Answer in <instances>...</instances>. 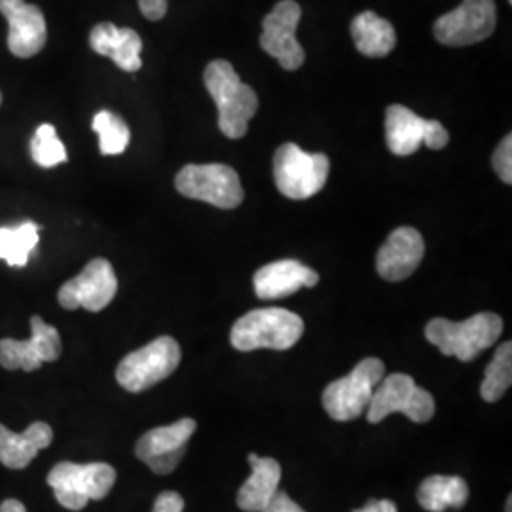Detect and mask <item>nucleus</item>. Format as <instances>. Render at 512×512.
<instances>
[{
  "mask_svg": "<svg viewBox=\"0 0 512 512\" xmlns=\"http://www.w3.org/2000/svg\"><path fill=\"white\" fill-rule=\"evenodd\" d=\"M253 475L239 488L238 507L241 511L260 512L274 499L281 482V465L274 458H258L249 454Z\"/></svg>",
  "mask_w": 512,
  "mask_h": 512,
  "instance_id": "20",
  "label": "nucleus"
},
{
  "mask_svg": "<svg viewBox=\"0 0 512 512\" xmlns=\"http://www.w3.org/2000/svg\"><path fill=\"white\" fill-rule=\"evenodd\" d=\"M385 365L376 357H366L346 378L327 385L323 391V406L332 420L349 421L359 418L374 395V389L384 380Z\"/></svg>",
  "mask_w": 512,
  "mask_h": 512,
  "instance_id": "7",
  "label": "nucleus"
},
{
  "mask_svg": "<svg viewBox=\"0 0 512 512\" xmlns=\"http://www.w3.org/2000/svg\"><path fill=\"white\" fill-rule=\"evenodd\" d=\"M0 105H2V93H0Z\"/></svg>",
  "mask_w": 512,
  "mask_h": 512,
  "instance_id": "36",
  "label": "nucleus"
},
{
  "mask_svg": "<svg viewBox=\"0 0 512 512\" xmlns=\"http://www.w3.org/2000/svg\"><path fill=\"white\" fill-rule=\"evenodd\" d=\"M304 334V321L283 308H262L239 317L230 332V342L238 351L293 348Z\"/></svg>",
  "mask_w": 512,
  "mask_h": 512,
  "instance_id": "3",
  "label": "nucleus"
},
{
  "mask_svg": "<svg viewBox=\"0 0 512 512\" xmlns=\"http://www.w3.org/2000/svg\"><path fill=\"white\" fill-rule=\"evenodd\" d=\"M152 512H184V499L177 492H164L156 497Z\"/></svg>",
  "mask_w": 512,
  "mask_h": 512,
  "instance_id": "30",
  "label": "nucleus"
},
{
  "mask_svg": "<svg viewBox=\"0 0 512 512\" xmlns=\"http://www.w3.org/2000/svg\"><path fill=\"white\" fill-rule=\"evenodd\" d=\"M31 156L35 164L46 169L67 162V150L65 145L57 139L52 124L38 126L35 137L31 141Z\"/></svg>",
  "mask_w": 512,
  "mask_h": 512,
  "instance_id": "27",
  "label": "nucleus"
},
{
  "mask_svg": "<svg viewBox=\"0 0 512 512\" xmlns=\"http://www.w3.org/2000/svg\"><path fill=\"white\" fill-rule=\"evenodd\" d=\"M425 255V243L420 232L410 226H401L387 238L378 251L376 268L385 281L397 283L414 274Z\"/></svg>",
  "mask_w": 512,
  "mask_h": 512,
  "instance_id": "16",
  "label": "nucleus"
},
{
  "mask_svg": "<svg viewBox=\"0 0 512 512\" xmlns=\"http://www.w3.org/2000/svg\"><path fill=\"white\" fill-rule=\"evenodd\" d=\"M196 429L198 423L192 418L156 427L139 439L135 454L156 475H171L183 461L188 440L192 439Z\"/></svg>",
  "mask_w": 512,
  "mask_h": 512,
  "instance_id": "14",
  "label": "nucleus"
},
{
  "mask_svg": "<svg viewBox=\"0 0 512 512\" xmlns=\"http://www.w3.org/2000/svg\"><path fill=\"white\" fill-rule=\"evenodd\" d=\"M92 128L99 135V150L103 156H118L126 152L131 139L128 124L114 112L101 110L93 116Z\"/></svg>",
  "mask_w": 512,
  "mask_h": 512,
  "instance_id": "26",
  "label": "nucleus"
},
{
  "mask_svg": "<svg viewBox=\"0 0 512 512\" xmlns=\"http://www.w3.org/2000/svg\"><path fill=\"white\" fill-rule=\"evenodd\" d=\"M260 512H306L300 505H296L293 499L283 492H277L270 505Z\"/></svg>",
  "mask_w": 512,
  "mask_h": 512,
  "instance_id": "32",
  "label": "nucleus"
},
{
  "mask_svg": "<svg viewBox=\"0 0 512 512\" xmlns=\"http://www.w3.org/2000/svg\"><path fill=\"white\" fill-rule=\"evenodd\" d=\"M494 169L499 175V179L505 184L512 183V135H507L499 147L495 148L494 158H492Z\"/></svg>",
  "mask_w": 512,
  "mask_h": 512,
  "instance_id": "28",
  "label": "nucleus"
},
{
  "mask_svg": "<svg viewBox=\"0 0 512 512\" xmlns=\"http://www.w3.org/2000/svg\"><path fill=\"white\" fill-rule=\"evenodd\" d=\"M116 482V471L109 463H57L48 475L55 499L69 511H82L90 501L105 499Z\"/></svg>",
  "mask_w": 512,
  "mask_h": 512,
  "instance_id": "4",
  "label": "nucleus"
},
{
  "mask_svg": "<svg viewBox=\"0 0 512 512\" xmlns=\"http://www.w3.org/2000/svg\"><path fill=\"white\" fill-rule=\"evenodd\" d=\"M52 440L54 431L44 421L29 425L23 433H12L0 425V463L8 469H25Z\"/></svg>",
  "mask_w": 512,
  "mask_h": 512,
  "instance_id": "19",
  "label": "nucleus"
},
{
  "mask_svg": "<svg viewBox=\"0 0 512 512\" xmlns=\"http://www.w3.org/2000/svg\"><path fill=\"white\" fill-rule=\"evenodd\" d=\"M353 512H397V505L389 499H370L363 509Z\"/></svg>",
  "mask_w": 512,
  "mask_h": 512,
  "instance_id": "33",
  "label": "nucleus"
},
{
  "mask_svg": "<svg viewBox=\"0 0 512 512\" xmlns=\"http://www.w3.org/2000/svg\"><path fill=\"white\" fill-rule=\"evenodd\" d=\"M512 499L511 497H509V499H507V505H505V512H512Z\"/></svg>",
  "mask_w": 512,
  "mask_h": 512,
  "instance_id": "35",
  "label": "nucleus"
},
{
  "mask_svg": "<svg viewBox=\"0 0 512 512\" xmlns=\"http://www.w3.org/2000/svg\"><path fill=\"white\" fill-rule=\"evenodd\" d=\"M302 18V8L294 0H281L262 21L260 48L279 61L285 71H298L306 54L296 38V27Z\"/></svg>",
  "mask_w": 512,
  "mask_h": 512,
  "instance_id": "11",
  "label": "nucleus"
},
{
  "mask_svg": "<svg viewBox=\"0 0 512 512\" xmlns=\"http://www.w3.org/2000/svg\"><path fill=\"white\" fill-rule=\"evenodd\" d=\"M450 137L444 126L437 120H427V128H425V139L423 145L431 148V150H442L448 145Z\"/></svg>",
  "mask_w": 512,
  "mask_h": 512,
  "instance_id": "29",
  "label": "nucleus"
},
{
  "mask_svg": "<svg viewBox=\"0 0 512 512\" xmlns=\"http://www.w3.org/2000/svg\"><path fill=\"white\" fill-rule=\"evenodd\" d=\"M512 384V344L505 342L495 351L492 363L486 366L480 395L486 403H497Z\"/></svg>",
  "mask_w": 512,
  "mask_h": 512,
  "instance_id": "25",
  "label": "nucleus"
},
{
  "mask_svg": "<svg viewBox=\"0 0 512 512\" xmlns=\"http://www.w3.org/2000/svg\"><path fill=\"white\" fill-rule=\"evenodd\" d=\"M181 363V346L171 336H160L145 348L126 355L116 368V380L129 393L147 391L164 382Z\"/></svg>",
  "mask_w": 512,
  "mask_h": 512,
  "instance_id": "6",
  "label": "nucleus"
},
{
  "mask_svg": "<svg viewBox=\"0 0 512 512\" xmlns=\"http://www.w3.org/2000/svg\"><path fill=\"white\" fill-rule=\"evenodd\" d=\"M495 21L494 0H463L456 10L437 19L433 33L440 44L463 48L490 37Z\"/></svg>",
  "mask_w": 512,
  "mask_h": 512,
  "instance_id": "10",
  "label": "nucleus"
},
{
  "mask_svg": "<svg viewBox=\"0 0 512 512\" xmlns=\"http://www.w3.org/2000/svg\"><path fill=\"white\" fill-rule=\"evenodd\" d=\"M329 169L325 154H310L294 143H285L275 150V186L291 200H308L321 192L329 179Z\"/></svg>",
  "mask_w": 512,
  "mask_h": 512,
  "instance_id": "5",
  "label": "nucleus"
},
{
  "mask_svg": "<svg viewBox=\"0 0 512 512\" xmlns=\"http://www.w3.org/2000/svg\"><path fill=\"white\" fill-rule=\"evenodd\" d=\"M0 14L8 19L10 54L29 59L44 50L48 27L37 4H27L25 0H0Z\"/></svg>",
  "mask_w": 512,
  "mask_h": 512,
  "instance_id": "15",
  "label": "nucleus"
},
{
  "mask_svg": "<svg viewBox=\"0 0 512 512\" xmlns=\"http://www.w3.org/2000/svg\"><path fill=\"white\" fill-rule=\"evenodd\" d=\"M40 226L27 220L14 228H0V258L12 268H23L38 245Z\"/></svg>",
  "mask_w": 512,
  "mask_h": 512,
  "instance_id": "24",
  "label": "nucleus"
},
{
  "mask_svg": "<svg viewBox=\"0 0 512 512\" xmlns=\"http://www.w3.org/2000/svg\"><path fill=\"white\" fill-rule=\"evenodd\" d=\"M175 186L184 198L211 203L219 209H236L245 198L238 171L230 165H186L179 171Z\"/></svg>",
  "mask_w": 512,
  "mask_h": 512,
  "instance_id": "9",
  "label": "nucleus"
},
{
  "mask_svg": "<svg viewBox=\"0 0 512 512\" xmlns=\"http://www.w3.org/2000/svg\"><path fill=\"white\" fill-rule=\"evenodd\" d=\"M503 332V319L497 313L482 311L465 321L433 319L425 327V338L446 357L469 363L482 351L492 348Z\"/></svg>",
  "mask_w": 512,
  "mask_h": 512,
  "instance_id": "2",
  "label": "nucleus"
},
{
  "mask_svg": "<svg viewBox=\"0 0 512 512\" xmlns=\"http://www.w3.org/2000/svg\"><path fill=\"white\" fill-rule=\"evenodd\" d=\"M61 336L52 325L38 315L31 317L29 340H0V366L6 370L35 372L44 363H54L61 357Z\"/></svg>",
  "mask_w": 512,
  "mask_h": 512,
  "instance_id": "13",
  "label": "nucleus"
},
{
  "mask_svg": "<svg viewBox=\"0 0 512 512\" xmlns=\"http://www.w3.org/2000/svg\"><path fill=\"white\" fill-rule=\"evenodd\" d=\"M427 120L403 105L385 110V141L395 156H412L425 139Z\"/></svg>",
  "mask_w": 512,
  "mask_h": 512,
  "instance_id": "21",
  "label": "nucleus"
},
{
  "mask_svg": "<svg viewBox=\"0 0 512 512\" xmlns=\"http://www.w3.org/2000/svg\"><path fill=\"white\" fill-rule=\"evenodd\" d=\"M141 14L150 21H160L167 14V0H139Z\"/></svg>",
  "mask_w": 512,
  "mask_h": 512,
  "instance_id": "31",
  "label": "nucleus"
},
{
  "mask_svg": "<svg viewBox=\"0 0 512 512\" xmlns=\"http://www.w3.org/2000/svg\"><path fill=\"white\" fill-rule=\"evenodd\" d=\"M366 410L370 423H380L395 412H401L414 423H427L435 416V399L408 374L397 372L385 376L378 384Z\"/></svg>",
  "mask_w": 512,
  "mask_h": 512,
  "instance_id": "8",
  "label": "nucleus"
},
{
  "mask_svg": "<svg viewBox=\"0 0 512 512\" xmlns=\"http://www.w3.org/2000/svg\"><path fill=\"white\" fill-rule=\"evenodd\" d=\"M351 37L366 57H385L397 46L395 27L374 12H363L351 21Z\"/></svg>",
  "mask_w": 512,
  "mask_h": 512,
  "instance_id": "22",
  "label": "nucleus"
},
{
  "mask_svg": "<svg viewBox=\"0 0 512 512\" xmlns=\"http://www.w3.org/2000/svg\"><path fill=\"white\" fill-rule=\"evenodd\" d=\"M90 46L95 54L110 57L122 71L135 73L143 67V40L129 27L99 23L90 33Z\"/></svg>",
  "mask_w": 512,
  "mask_h": 512,
  "instance_id": "18",
  "label": "nucleus"
},
{
  "mask_svg": "<svg viewBox=\"0 0 512 512\" xmlns=\"http://www.w3.org/2000/svg\"><path fill=\"white\" fill-rule=\"evenodd\" d=\"M467 499L469 486L459 476H429L418 488V503L429 512L461 509L467 503Z\"/></svg>",
  "mask_w": 512,
  "mask_h": 512,
  "instance_id": "23",
  "label": "nucleus"
},
{
  "mask_svg": "<svg viewBox=\"0 0 512 512\" xmlns=\"http://www.w3.org/2000/svg\"><path fill=\"white\" fill-rule=\"evenodd\" d=\"M118 291V279L107 258H93L80 274L69 279L57 294L61 308L65 310H105Z\"/></svg>",
  "mask_w": 512,
  "mask_h": 512,
  "instance_id": "12",
  "label": "nucleus"
},
{
  "mask_svg": "<svg viewBox=\"0 0 512 512\" xmlns=\"http://www.w3.org/2000/svg\"><path fill=\"white\" fill-rule=\"evenodd\" d=\"M509 2H512V0H509Z\"/></svg>",
  "mask_w": 512,
  "mask_h": 512,
  "instance_id": "37",
  "label": "nucleus"
},
{
  "mask_svg": "<svg viewBox=\"0 0 512 512\" xmlns=\"http://www.w3.org/2000/svg\"><path fill=\"white\" fill-rule=\"evenodd\" d=\"M255 293L262 300H277L319 283V274L298 260H277L255 274Z\"/></svg>",
  "mask_w": 512,
  "mask_h": 512,
  "instance_id": "17",
  "label": "nucleus"
},
{
  "mask_svg": "<svg viewBox=\"0 0 512 512\" xmlns=\"http://www.w3.org/2000/svg\"><path fill=\"white\" fill-rule=\"evenodd\" d=\"M0 512H27V509L18 499H6L0 505Z\"/></svg>",
  "mask_w": 512,
  "mask_h": 512,
  "instance_id": "34",
  "label": "nucleus"
},
{
  "mask_svg": "<svg viewBox=\"0 0 512 512\" xmlns=\"http://www.w3.org/2000/svg\"><path fill=\"white\" fill-rule=\"evenodd\" d=\"M203 82L219 109V128L228 139H241L258 110L255 90L241 82L232 63L211 61L203 73Z\"/></svg>",
  "mask_w": 512,
  "mask_h": 512,
  "instance_id": "1",
  "label": "nucleus"
}]
</instances>
